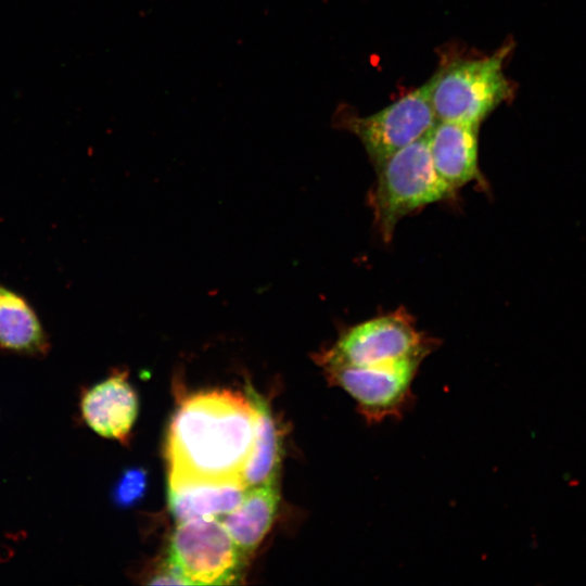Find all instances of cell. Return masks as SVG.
<instances>
[{
	"label": "cell",
	"instance_id": "obj_12",
	"mask_svg": "<svg viewBox=\"0 0 586 586\" xmlns=\"http://www.w3.org/2000/svg\"><path fill=\"white\" fill-rule=\"evenodd\" d=\"M247 396L256 409L255 441L242 473L246 488L277 481L281 463V438L267 403L252 388Z\"/></svg>",
	"mask_w": 586,
	"mask_h": 586
},
{
	"label": "cell",
	"instance_id": "obj_4",
	"mask_svg": "<svg viewBox=\"0 0 586 586\" xmlns=\"http://www.w3.org/2000/svg\"><path fill=\"white\" fill-rule=\"evenodd\" d=\"M512 43L491 55L455 59L443 65L431 79V103L437 120L481 125L501 103L514 95V86L504 72Z\"/></svg>",
	"mask_w": 586,
	"mask_h": 586
},
{
	"label": "cell",
	"instance_id": "obj_6",
	"mask_svg": "<svg viewBox=\"0 0 586 586\" xmlns=\"http://www.w3.org/2000/svg\"><path fill=\"white\" fill-rule=\"evenodd\" d=\"M436 122L431 103V79L372 115L340 118L341 127L360 140L374 168L426 136Z\"/></svg>",
	"mask_w": 586,
	"mask_h": 586
},
{
	"label": "cell",
	"instance_id": "obj_11",
	"mask_svg": "<svg viewBox=\"0 0 586 586\" xmlns=\"http://www.w3.org/2000/svg\"><path fill=\"white\" fill-rule=\"evenodd\" d=\"M0 347L5 351L42 355L49 341L42 323L20 293L0 283Z\"/></svg>",
	"mask_w": 586,
	"mask_h": 586
},
{
	"label": "cell",
	"instance_id": "obj_1",
	"mask_svg": "<svg viewBox=\"0 0 586 586\" xmlns=\"http://www.w3.org/2000/svg\"><path fill=\"white\" fill-rule=\"evenodd\" d=\"M438 341L403 307L345 328L313 355L329 385L346 392L370 424L399 419L413 405L412 383Z\"/></svg>",
	"mask_w": 586,
	"mask_h": 586
},
{
	"label": "cell",
	"instance_id": "obj_13",
	"mask_svg": "<svg viewBox=\"0 0 586 586\" xmlns=\"http://www.w3.org/2000/svg\"><path fill=\"white\" fill-rule=\"evenodd\" d=\"M146 486V471L142 468H129L123 472L117 481L113 499L119 507H132L143 498Z\"/></svg>",
	"mask_w": 586,
	"mask_h": 586
},
{
	"label": "cell",
	"instance_id": "obj_5",
	"mask_svg": "<svg viewBox=\"0 0 586 586\" xmlns=\"http://www.w3.org/2000/svg\"><path fill=\"white\" fill-rule=\"evenodd\" d=\"M169 566L187 585L233 584L246 560L217 518L180 522L169 544Z\"/></svg>",
	"mask_w": 586,
	"mask_h": 586
},
{
	"label": "cell",
	"instance_id": "obj_3",
	"mask_svg": "<svg viewBox=\"0 0 586 586\" xmlns=\"http://www.w3.org/2000/svg\"><path fill=\"white\" fill-rule=\"evenodd\" d=\"M374 169L377 181L369 204L384 242L392 241L404 217L457 195L433 165L428 135L398 150Z\"/></svg>",
	"mask_w": 586,
	"mask_h": 586
},
{
	"label": "cell",
	"instance_id": "obj_8",
	"mask_svg": "<svg viewBox=\"0 0 586 586\" xmlns=\"http://www.w3.org/2000/svg\"><path fill=\"white\" fill-rule=\"evenodd\" d=\"M80 408L91 430L102 437L124 443L138 415V398L126 374L118 373L89 388Z\"/></svg>",
	"mask_w": 586,
	"mask_h": 586
},
{
	"label": "cell",
	"instance_id": "obj_9",
	"mask_svg": "<svg viewBox=\"0 0 586 586\" xmlns=\"http://www.w3.org/2000/svg\"><path fill=\"white\" fill-rule=\"evenodd\" d=\"M246 491L242 480H206L169 475L168 505L178 523L216 518L232 511Z\"/></svg>",
	"mask_w": 586,
	"mask_h": 586
},
{
	"label": "cell",
	"instance_id": "obj_10",
	"mask_svg": "<svg viewBox=\"0 0 586 586\" xmlns=\"http://www.w3.org/2000/svg\"><path fill=\"white\" fill-rule=\"evenodd\" d=\"M279 505L278 482L246 488L240 504L221 522L246 559L268 533Z\"/></svg>",
	"mask_w": 586,
	"mask_h": 586
},
{
	"label": "cell",
	"instance_id": "obj_14",
	"mask_svg": "<svg viewBox=\"0 0 586 586\" xmlns=\"http://www.w3.org/2000/svg\"><path fill=\"white\" fill-rule=\"evenodd\" d=\"M149 583L153 585H167V584L187 585L186 581L177 572H175L170 566L168 568L166 572L154 576L153 579L150 581Z\"/></svg>",
	"mask_w": 586,
	"mask_h": 586
},
{
	"label": "cell",
	"instance_id": "obj_2",
	"mask_svg": "<svg viewBox=\"0 0 586 586\" xmlns=\"http://www.w3.org/2000/svg\"><path fill=\"white\" fill-rule=\"evenodd\" d=\"M255 429L256 409L247 395L222 390L189 396L168 431L169 475L242 480Z\"/></svg>",
	"mask_w": 586,
	"mask_h": 586
},
{
	"label": "cell",
	"instance_id": "obj_7",
	"mask_svg": "<svg viewBox=\"0 0 586 586\" xmlns=\"http://www.w3.org/2000/svg\"><path fill=\"white\" fill-rule=\"evenodd\" d=\"M479 128L471 123L437 120L428 133L433 165L456 192L470 182L486 186L479 166Z\"/></svg>",
	"mask_w": 586,
	"mask_h": 586
}]
</instances>
